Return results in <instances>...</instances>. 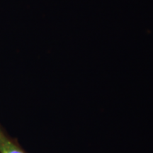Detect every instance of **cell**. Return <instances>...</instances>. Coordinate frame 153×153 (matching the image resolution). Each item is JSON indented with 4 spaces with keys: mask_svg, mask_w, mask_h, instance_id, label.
<instances>
[{
    "mask_svg": "<svg viewBox=\"0 0 153 153\" xmlns=\"http://www.w3.org/2000/svg\"><path fill=\"white\" fill-rule=\"evenodd\" d=\"M0 153H28L19 145L18 140L9 136L0 125Z\"/></svg>",
    "mask_w": 153,
    "mask_h": 153,
    "instance_id": "6da1fadb",
    "label": "cell"
}]
</instances>
